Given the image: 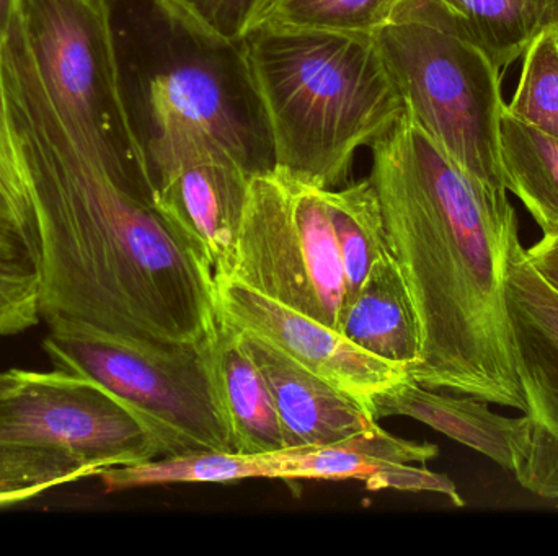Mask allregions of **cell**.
<instances>
[{
    "label": "cell",
    "mask_w": 558,
    "mask_h": 556,
    "mask_svg": "<svg viewBox=\"0 0 558 556\" xmlns=\"http://www.w3.org/2000/svg\"><path fill=\"white\" fill-rule=\"evenodd\" d=\"M0 225H2V227L10 228V231L16 232V234L23 235V237H25L26 240H28V244L33 247L28 235L25 234V228H23L22 222H20L12 202L7 198L2 186H0ZM33 250H35V247H33ZM36 257H38V254H36Z\"/></svg>",
    "instance_id": "f1b7e54d"
},
{
    "label": "cell",
    "mask_w": 558,
    "mask_h": 556,
    "mask_svg": "<svg viewBox=\"0 0 558 556\" xmlns=\"http://www.w3.org/2000/svg\"><path fill=\"white\" fill-rule=\"evenodd\" d=\"M410 120L494 188L501 173L500 71L435 0H405L374 33Z\"/></svg>",
    "instance_id": "5b68a950"
},
{
    "label": "cell",
    "mask_w": 558,
    "mask_h": 556,
    "mask_svg": "<svg viewBox=\"0 0 558 556\" xmlns=\"http://www.w3.org/2000/svg\"><path fill=\"white\" fill-rule=\"evenodd\" d=\"M500 160L508 191L521 199L543 234L558 231V140L505 110Z\"/></svg>",
    "instance_id": "d6986e66"
},
{
    "label": "cell",
    "mask_w": 558,
    "mask_h": 556,
    "mask_svg": "<svg viewBox=\"0 0 558 556\" xmlns=\"http://www.w3.org/2000/svg\"><path fill=\"white\" fill-rule=\"evenodd\" d=\"M218 276L341 332L348 291L328 189L277 166L252 176L231 260Z\"/></svg>",
    "instance_id": "ba28073f"
},
{
    "label": "cell",
    "mask_w": 558,
    "mask_h": 556,
    "mask_svg": "<svg viewBox=\"0 0 558 556\" xmlns=\"http://www.w3.org/2000/svg\"><path fill=\"white\" fill-rule=\"evenodd\" d=\"M38 257L23 235L0 225V336L19 335L41 322Z\"/></svg>",
    "instance_id": "cb8c5ba5"
},
{
    "label": "cell",
    "mask_w": 558,
    "mask_h": 556,
    "mask_svg": "<svg viewBox=\"0 0 558 556\" xmlns=\"http://www.w3.org/2000/svg\"><path fill=\"white\" fill-rule=\"evenodd\" d=\"M244 338L274 395L284 447L327 446L379 424L347 392L312 374L274 346L254 336Z\"/></svg>",
    "instance_id": "5bb4252c"
},
{
    "label": "cell",
    "mask_w": 558,
    "mask_h": 556,
    "mask_svg": "<svg viewBox=\"0 0 558 556\" xmlns=\"http://www.w3.org/2000/svg\"><path fill=\"white\" fill-rule=\"evenodd\" d=\"M22 384V374L20 369H12V371H0V398L15 392Z\"/></svg>",
    "instance_id": "f546056e"
},
{
    "label": "cell",
    "mask_w": 558,
    "mask_h": 556,
    "mask_svg": "<svg viewBox=\"0 0 558 556\" xmlns=\"http://www.w3.org/2000/svg\"><path fill=\"white\" fill-rule=\"evenodd\" d=\"M218 319L274 346L302 368L330 382L373 413L379 395L409 381V369L384 361L343 333L279 304L231 277H215Z\"/></svg>",
    "instance_id": "7c38bea8"
},
{
    "label": "cell",
    "mask_w": 558,
    "mask_h": 556,
    "mask_svg": "<svg viewBox=\"0 0 558 556\" xmlns=\"http://www.w3.org/2000/svg\"><path fill=\"white\" fill-rule=\"evenodd\" d=\"M341 333L364 351L410 369L420 355L418 325L390 254L367 276L344 312Z\"/></svg>",
    "instance_id": "e0dca14e"
},
{
    "label": "cell",
    "mask_w": 558,
    "mask_h": 556,
    "mask_svg": "<svg viewBox=\"0 0 558 556\" xmlns=\"http://www.w3.org/2000/svg\"><path fill=\"white\" fill-rule=\"evenodd\" d=\"M90 477L94 469L69 454L0 443V508Z\"/></svg>",
    "instance_id": "603a6c76"
},
{
    "label": "cell",
    "mask_w": 558,
    "mask_h": 556,
    "mask_svg": "<svg viewBox=\"0 0 558 556\" xmlns=\"http://www.w3.org/2000/svg\"><path fill=\"white\" fill-rule=\"evenodd\" d=\"M402 2L405 0H262L248 32L277 26L373 36Z\"/></svg>",
    "instance_id": "7402d4cb"
},
{
    "label": "cell",
    "mask_w": 558,
    "mask_h": 556,
    "mask_svg": "<svg viewBox=\"0 0 558 556\" xmlns=\"http://www.w3.org/2000/svg\"><path fill=\"white\" fill-rule=\"evenodd\" d=\"M0 186L7 198L12 202L25 234L38 254V235H36V219L29 198L28 183H26L25 166L22 156L13 136L7 111L5 97H3L2 77H0Z\"/></svg>",
    "instance_id": "484cf974"
},
{
    "label": "cell",
    "mask_w": 558,
    "mask_h": 556,
    "mask_svg": "<svg viewBox=\"0 0 558 556\" xmlns=\"http://www.w3.org/2000/svg\"><path fill=\"white\" fill-rule=\"evenodd\" d=\"M121 85L143 152L179 129L225 144L252 176L275 169L267 114L244 42L170 0H111Z\"/></svg>",
    "instance_id": "277c9868"
},
{
    "label": "cell",
    "mask_w": 558,
    "mask_h": 556,
    "mask_svg": "<svg viewBox=\"0 0 558 556\" xmlns=\"http://www.w3.org/2000/svg\"><path fill=\"white\" fill-rule=\"evenodd\" d=\"M488 405L468 395L441 394L409 379L374 400L373 417L376 421L413 418L514 473L526 447L530 421L526 415L510 418L495 413Z\"/></svg>",
    "instance_id": "9a60e30c"
},
{
    "label": "cell",
    "mask_w": 558,
    "mask_h": 556,
    "mask_svg": "<svg viewBox=\"0 0 558 556\" xmlns=\"http://www.w3.org/2000/svg\"><path fill=\"white\" fill-rule=\"evenodd\" d=\"M242 42L270 126L275 166L294 178L337 188L357 150L405 114L374 36L258 26Z\"/></svg>",
    "instance_id": "3957f363"
},
{
    "label": "cell",
    "mask_w": 558,
    "mask_h": 556,
    "mask_svg": "<svg viewBox=\"0 0 558 556\" xmlns=\"http://www.w3.org/2000/svg\"><path fill=\"white\" fill-rule=\"evenodd\" d=\"M209 32L241 41L262 0H170Z\"/></svg>",
    "instance_id": "4316f807"
},
{
    "label": "cell",
    "mask_w": 558,
    "mask_h": 556,
    "mask_svg": "<svg viewBox=\"0 0 558 556\" xmlns=\"http://www.w3.org/2000/svg\"><path fill=\"white\" fill-rule=\"evenodd\" d=\"M209 366L234 453L260 456L284 449L267 379L244 335L221 319L209 333Z\"/></svg>",
    "instance_id": "2e32d148"
},
{
    "label": "cell",
    "mask_w": 558,
    "mask_h": 556,
    "mask_svg": "<svg viewBox=\"0 0 558 556\" xmlns=\"http://www.w3.org/2000/svg\"><path fill=\"white\" fill-rule=\"evenodd\" d=\"M501 71L544 35H558V0H435Z\"/></svg>",
    "instance_id": "ac0fdd59"
},
{
    "label": "cell",
    "mask_w": 558,
    "mask_h": 556,
    "mask_svg": "<svg viewBox=\"0 0 558 556\" xmlns=\"http://www.w3.org/2000/svg\"><path fill=\"white\" fill-rule=\"evenodd\" d=\"M508 309L530 421L513 475L524 490L558 508V291L526 254L511 270Z\"/></svg>",
    "instance_id": "8fae6325"
},
{
    "label": "cell",
    "mask_w": 558,
    "mask_h": 556,
    "mask_svg": "<svg viewBox=\"0 0 558 556\" xmlns=\"http://www.w3.org/2000/svg\"><path fill=\"white\" fill-rule=\"evenodd\" d=\"M371 150L389 254L418 325L410 378L524 411L508 281L526 248L508 189L462 169L407 113Z\"/></svg>",
    "instance_id": "7a4b0ae2"
},
{
    "label": "cell",
    "mask_w": 558,
    "mask_h": 556,
    "mask_svg": "<svg viewBox=\"0 0 558 556\" xmlns=\"http://www.w3.org/2000/svg\"><path fill=\"white\" fill-rule=\"evenodd\" d=\"M0 77L35 211L41 320L144 342L208 336L215 273L154 199L117 182L72 136L19 9Z\"/></svg>",
    "instance_id": "6da1fadb"
},
{
    "label": "cell",
    "mask_w": 558,
    "mask_h": 556,
    "mask_svg": "<svg viewBox=\"0 0 558 556\" xmlns=\"http://www.w3.org/2000/svg\"><path fill=\"white\" fill-rule=\"evenodd\" d=\"M526 257L558 291V231L546 232L537 244L526 248Z\"/></svg>",
    "instance_id": "83f0119b"
},
{
    "label": "cell",
    "mask_w": 558,
    "mask_h": 556,
    "mask_svg": "<svg viewBox=\"0 0 558 556\" xmlns=\"http://www.w3.org/2000/svg\"><path fill=\"white\" fill-rule=\"evenodd\" d=\"M154 202L215 276L234 250L252 175L211 134L179 129L144 153Z\"/></svg>",
    "instance_id": "30bf717a"
},
{
    "label": "cell",
    "mask_w": 558,
    "mask_h": 556,
    "mask_svg": "<svg viewBox=\"0 0 558 556\" xmlns=\"http://www.w3.org/2000/svg\"><path fill=\"white\" fill-rule=\"evenodd\" d=\"M41 346L54 369L82 375L126 405L156 437L160 457L234 453L213 385L209 335L144 342L59 320L48 323Z\"/></svg>",
    "instance_id": "8992f818"
},
{
    "label": "cell",
    "mask_w": 558,
    "mask_h": 556,
    "mask_svg": "<svg viewBox=\"0 0 558 556\" xmlns=\"http://www.w3.org/2000/svg\"><path fill=\"white\" fill-rule=\"evenodd\" d=\"M20 374V387L0 398V443L69 454L97 477L160 457L143 421L95 382L59 369Z\"/></svg>",
    "instance_id": "9c48e42d"
},
{
    "label": "cell",
    "mask_w": 558,
    "mask_h": 556,
    "mask_svg": "<svg viewBox=\"0 0 558 556\" xmlns=\"http://www.w3.org/2000/svg\"><path fill=\"white\" fill-rule=\"evenodd\" d=\"M438 454L435 444L400 440L377 424L340 443L284 447L270 457L275 479L361 480L373 492L436 493L462 508L464 499L452 480L425 467Z\"/></svg>",
    "instance_id": "4fadbf2b"
},
{
    "label": "cell",
    "mask_w": 558,
    "mask_h": 556,
    "mask_svg": "<svg viewBox=\"0 0 558 556\" xmlns=\"http://www.w3.org/2000/svg\"><path fill=\"white\" fill-rule=\"evenodd\" d=\"M507 113L558 140V35H544L523 55Z\"/></svg>",
    "instance_id": "d4e9b609"
},
{
    "label": "cell",
    "mask_w": 558,
    "mask_h": 556,
    "mask_svg": "<svg viewBox=\"0 0 558 556\" xmlns=\"http://www.w3.org/2000/svg\"><path fill=\"white\" fill-rule=\"evenodd\" d=\"M16 9L72 136L117 182L154 199L124 101L111 0H16Z\"/></svg>",
    "instance_id": "52a82bcc"
},
{
    "label": "cell",
    "mask_w": 558,
    "mask_h": 556,
    "mask_svg": "<svg viewBox=\"0 0 558 556\" xmlns=\"http://www.w3.org/2000/svg\"><path fill=\"white\" fill-rule=\"evenodd\" d=\"M16 0H0V46L10 28L13 13H15Z\"/></svg>",
    "instance_id": "4dcf8cb0"
},
{
    "label": "cell",
    "mask_w": 558,
    "mask_h": 556,
    "mask_svg": "<svg viewBox=\"0 0 558 556\" xmlns=\"http://www.w3.org/2000/svg\"><path fill=\"white\" fill-rule=\"evenodd\" d=\"M105 492L179 483H231L248 479H275L270 454L193 453L163 456L133 466L111 467L98 473Z\"/></svg>",
    "instance_id": "44dd1931"
},
{
    "label": "cell",
    "mask_w": 558,
    "mask_h": 556,
    "mask_svg": "<svg viewBox=\"0 0 558 556\" xmlns=\"http://www.w3.org/2000/svg\"><path fill=\"white\" fill-rule=\"evenodd\" d=\"M328 208L350 302L373 268L389 255L386 222L369 176L344 188L328 189Z\"/></svg>",
    "instance_id": "ffe728a7"
}]
</instances>
